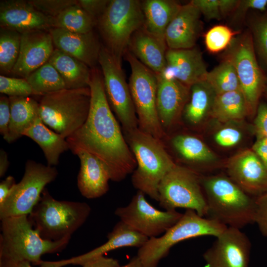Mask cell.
<instances>
[{"label":"cell","mask_w":267,"mask_h":267,"mask_svg":"<svg viewBox=\"0 0 267 267\" xmlns=\"http://www.w3.org/2000/svg\"><path fill=\"white\" fill-rule=\"evenodd\" d=\"M91 99L83 126L66 138L69 149L78 148L95 156L106 167L110 179L119 182L134 172L135 158L108 102L102 73L91 70Z\"/></svg>","instance_id":"obj_1"},{"label":"cell","mask_w":267,"mask_h":267,"mask_svg":"<svg viewBox=\"0 0 267 267\" xmlns=\"http://www.w3.org/2000/svg\"><path fill=\"white\" fill-rule=\"evenodd\" d=\"M201 183L207 204L206 217L239 229L254 223L256 197L246 193L229 177L202 178Z\"/></svg>","instance_id":"obj_2"},{"label":"cell","mask_w":267,"mask_h":267,"mask_svg":"<svg viewBox=\"0 0 267 267\" xmlns=\"http://www.w3.org/2000/svg\"><path fill=\"white\" fill-rule=\"evenodd\" d=\"M124 133L136 162V167L132 176V184L137 190L158 202L159 184L176 164L161 140L138 127Z\"/></svg>","instance_id":"obj_3"},{"label":"cell","mask_w":267,"mask_h":267,"mask_svg":"<svg viewBox=\"0 0 267 267\" xmlns=\"http://www.w3.org/2000/svg\"><path fill=\"white\" fill-rule=\"evenodd\" d=\"M0 221V258L26 261L40 266L42 255L61 252L71 238L56 241L44 239L34 228L28 215L9 217Z\"/></svg>","instance_id":"obj_4"},{"label":"cell","mask_w":267,"mask_h":267,"mask_svg":"<svg viewBox=\"0 0 267 267\" xmlns=\"http://www.w3.org/2000/svg\"><path fill=\"white\" fill-rule=\"evenodd\" d=\"M90 212L88 203L56 200L45 188L28 217L42 238L56 241L71 238L86 222Z\"/></svg>","instance_id":"obj_5"},{"label":"cell","mask_w":267,"mask_h":267,"mask_svg":"<svg viewBox=\"0 0 267 267\" xmlns=\"http://www.w3.org/2000/svg\"><path fill=\"white\" fill-rule=\"evenodd\" d=\"M89 87L65 89L41 96L39 115L43 123L66 138L86 122L89 111Z\"/></svg>","instance_id":"obj_6"},{"label":"cell","mask_w":267,"mask_h":267,"mask_svg":"<svg viewBox=\"0 0 267 267\" xmlns=\"http://www.w3.org/2000/svg\"><path fill=\"white\" fill-rule=\"evenodd\" d=\"M227 227L215 221L185 210L179 220L161 236L148 239L138 248L137 257L142 267H158L176 244L185 240L205 236L216 237Z\"/></svg>","instance_id":"obj_7"},{"label":"cell","mask_w":267,"mask_h":267,"mask_svg":"<svg viewBox=\"0 0 267 267\" xmlns=\"http://www.w3.org/2000/svg\"><path fill=\"white\" fill-rule=\"evenodd\" d=\"M96 23L105 43V47L122 64V58L128 49L131 37L144 26L141 2L138 0H110Z\"/></svg>","instance_id":"obj_8"},{"label":"cell","mask_w":267,"mask_h":267,"mask_svg":"<svg viewBox=\"0 0 267 267\" xmlns=\"http://www.w3.org/2000/svg\"><path fill=\"white\" fill-rule=\"evenodd\" d=\"M124 56L131 68L129 86L138 119V127L161 140L165 132L157 109V75L128 49Z\"/></svg>","instance_id":"obj_9"},{"label":"cell","mask_w":267,"mask_h":267,"mask_svg":"<svg viewBox=\"0 0 267 267\" xmlns=\"http://www.w3.org/2000/svg\"><path fill=\"white\" fill-rule=\"evenodd\" d=\"M256 57L249 30L236 36L223 53L235 69L250 115L256 114L267 80Z\"/></svg>","instance_id":"obj_10"},{"label":"cell","mask_w":267,"mask_h":267,"mask_svg":"<svg viewBox=\"0 0 267 267\" xmlns=\"http://www.w3.org/2000/svg\"><path fill=\"white\" fill-rule=\"evenodd\" d=\"M159 203L165 210L184 208L206 217L207 204L195 172L177 164L164 177L158 187Z\"/></svg>","instance_id":"obj_11"},{"label":"cell","mask_w":267,"mask_h":267,"mask_svg":"<svg viewBox=\"0 0 267 267\" xmlns=\"http://www.w3.org/2000/svg\"><path fill=\"white\" fill-rule=\"evenodd\" d=\"M57 175L58 171L54 166L28 160L21 180L0 204V219L29 215L39 201L45 186L54 181Z\"/></svg>","instance_id":"obj_12"},{"label":"cell","mask_w":267,"mask_h":267,"mask_svg":"<svg viewBox=\"0 0 267 267\" xmlns=\"http://www.w3.org/2000/svg\"><path fill=\"white\" fill-rule=\"evenodd\" d=\"M98 63L108 102L121 123L124 132L138 128L137 117L122 64L103 46H101L99 52Z\"/></svg>","instance_id":"obj_13"},{"label":"cell","mask_w":267,"mask_h":267,"mask_svg":"<svg viewBox=\"0 0 267 267\" xmlns=\"http://www.w3.org/2000/svg\"><path fill=\"white\" fill-rule=\"evenodd\" d=\"M137 190L130 202L117 208L114 212L120 221L148 238L158 237L174 225L182 213L176 210H159Z\"/></svg>","instance_id":"obj_14"},{"label":"cell","mask_w":267,"mask_h":267,"mask_svg":"<svg viewBox=\"0 0 267 267\" xmlns=\"http://www.w3.org/2000/svg\"><path fill=\"white\" fill-rule=\"evenodd\" d=\"M251 248L241 229L227 227L203 253L204 267H249Z\"/></svg>","instance_id":"obj_15"},{"label":"cell","mask_w":267,"mask_h":267,"mask_svg":"<svg viewBox=\"0 0 267 267\" xmlns=\"http://www.w3.org/2000/svg\"><path fill=\"white\" fill-rule=\"evenodd\" d=\"M228 177L249 195L267 192V167L252 149L244 150L227 164Z\"/></svg>","instance_id":"obj_16"},{"label":"cell","mask_w":267,"mask_h":267,"mask_svg":"<svg viewBox=\"0 0 267 267\" xmlns=\"http://www.w3.org/2000/svg\"><path fill=\"white\" fill-rule=\"evenodd\" d=\"M54 18L38 10L29 0L0 1V28L21 34L37 30L48 31L54 27Z\"/></svg>","instance_id":"obj_17"},{"label":"cell","mask_w":267,"mask_h":267,"mask_svg":"<svg viewBox=\"0 0 267 267\" xmlns=\"http://www.w3.org/2000/svg\"><path fill=\"white\" fill-rule=\"evenodd\" d=\"M166 66L158 75L175 79L191 87L206 80L208 71L202 53L196 47L187 49L168 48L166 53Z\"/></svg>","instance_id":"obj_18"},{"label":"cell","mask_w":267,"mask_h":267,"mask_svg":"<svg viewBox=\"0 0 267 267\" xmlns=\"http://www.w3.org/2000/svg\"><path fill=\"white\" fill-rule=\"evenodd\" d=\"M21 34L19 54L11 74L26 78L48 61L54 49V44L48 31H33Z\"/></svg>","instance_id":"obj_19"},{"label":"cell","mask_w":267,"mask_h":267,"mask_svg":"<svg viewBox=\"0 0 267 267\" xmlns=\"http://www.w3.org/2000/svg\"><path fill=\"white\" fill-rule=\"evenodd\" d=\"M107 240L101 245L81 255L57 261H42L40 267H63L69 265L83 266L94 258L104 256L111 251L126 247L139 248L149 238L120 221L107 236Z\"/></svg>","instance_id":"obj_20"},{"label":"cell","mask_w":267,"mask_h":267,"mask_svg":"<svg viewBox=\"0 0 267 267\" xmlns=\"http://www.w3.org/2000/svg\"><path fill=\"white\" fill-rule=\"evenodd\" d=\"M201 15L198 9L190 2L181 6L165 32V40L168 48L195 47L202 28Z\"/></svg>","instance_id":"obj_21"},{"label":"cell","mask_w":267,"mask_h":267,"mask_svg":"<svg viewBox=\"0 0 267 267\" xmlns=\"http://www.w3.org/2000/svg\"><path fill=\"white\" fill-rule=\"evenodd\" d=\"M157 76V109L162 127H171L182 113L190 95V87L175 79Z\"/></svg>","instance_id":"obj_22"},{"label":"cell","mask_w":267,"mask_h":267,"mask_svg":"<svg viewBox=\"0 0 267 267\" xmlns=\"http://www.w3.org/2000/svg\"><path fill=\"white\" fill-rule=\"evenodd\" d=\"M51 35L56 48L95 68L98 63L101 45L92 31L87 33H74L65 29L51 28Z\"/></svg>","instance_id":"obj_23"},{"label":"cell","mask_w":267,"mask_h":267,"mask_svg":"<svg viewBox=\"0 0 267 267\" xmlns=\"http://www.w3.org/2000/svg\"><path fill=\"white\" fill-rule=\"evenodd\" d=\"M78 156L80 168L77 186L81 194L87 199H95L105 194L109 189L110 177L102 162L89 152L78 148L70 149Z\"/></svg>","instance_id":"obj_24"},{"label":"cell","mask_w":267,"mask_h":267,"mask_svg":"<svg viewBox=\"0 0 267 267\" xmlns=\"http://www.w3.org/2000/svg\"><path fill=\"white\" fill-rule=\"evenodd\" d=\"M168 49L165 39L151 34L144 26L133 34L128 47L130 52L156 75L162 73L166 66Z\"/></svg>","instance_id":"obj_25"},{"label":"cell","mask_w":267,"mask_h":267,"mask_svg":"<svg viewBox=\"0 0 267 267\" xmlns=\"http://www.w3.org/2000/svg\"><path fill=\"white\" fill-rule=\"evenodd\" d=\"M10 120L5 140L9 143L23 136L24 132L40 117L39 102L30 96L9 97Z\"/></svg>","instance_id":"obj_26"},{"label":"cell","mask_w":267,"mask_h":267,"mask_svg":"<svg viewBox=\"0 0 267 267\" xmlns=\"http://www.w3.org/2000/svg\"><path fill=\"white\" fill-rule=\"evenodd\" d=\"M48 62L58 72L66 89L89 87L91 70L80 60L55 48Z\"/></svg>","instance_id":"obj_27"},{"label":"cell","mask_w":267,"mask_h":267,"mask_svg":"<svg viewBox=\"0 0 267 267\" xmlns=\"http://www.w3.org/2000/svg\"><path fill=\"white\" fill-rule=\"evenodd\" d=\"M181 5L174 0L141 1L144 28L151 34L165 39L166 30Z\"/></svg>","instance_id":"obj_28"},{"label":"cell","mask_w":267,"mask_h":267,"mask_svg":"<svg viewBox=\"0 0 267 267\" xmlns=\"http://www.w3.org/2000/svg\"><path fill=\"white\" fill-rule=\"evenodd\" d=\"M23 136L31 138L40 146L50 166L57 165L60 155L69 149L66 139L48 128L40 117L24 132Z\"/></svg>","instance_id":"obj_29"},{"label":"cell","mask_w":267,"mask_h":267,"mask_svg":"<svg viewBox=\"0 0 267 267\" xmlns=\"http://www.w3.org/2000/svg\"><path fill=\"white\" fill-rule=\"evenodd\" d=\"M190 89L182 114L188 124L197 125L210 114L216 93L206 80L192 85Z\"/></svg>","instance_id":"obj_30"},{"label":"cell","mask_w":267,"mask_h":267,"mask_svg":"<svg viewBox=\"0 0 267 267\" xmlns=\"http://www.w3.org/2000/svg\"><path fill=\"white\" fill-rule=\"evenodd\" d=\"M210 115L226 123L242 120L250 115L248 104L241 90L216 94Z\"/></svg>","instance_id":"obj_31"},{"label":"cell","mask_w":267,"mask_h":267,"mask_svg":"<svg viewBox=\"0 0 267 267\" xmlns=\"http://www.w3.org/2000/svg\"><path fill=\"white\" fill-rule=\"evenodd\" d=\"M171 144L177 154L189 163H211L216 159V155L207 146L193 135H177L172 138Z\"/></svg>","instance_id":"obj_32"},{"label":"cell","mask_w":267,"mask_h":267,"mask_svg":"<svg viewBox=\"0 0 267 267\" xmlns=\"http://www.w3.org/2000/svg\"><path fill=\"white\" fill-rule=\"evenodd\" d=\"M35 95L42 96L66 89L58 72L47 62L25 78Z\"/></svg>","instance_id":"obj_33"},{"label":"cell","mask_w":267,"mask_h":267,"mask_svg":"<svg viewBox=\"0 0 267 267\" xmlns=\"http://www.w3.org/2000/svg\"><path fill=\"white\" fill-rule=\"evenodd\" d=\"M54 27L77 33L92 31L96 21L78 3L72 5L54 18Z\"/></svg>","instance_id":"obj_34"},{"label":"cell","mask_w":267,"mask_h":267,"mask_svg":"<svg viewBox=\"0 0 267 267\" xmlns=\"http://www.w3.org/2000/svg\"><path fill=\"white\" fill-rule=\"evenodd\" d=\"M206 81L216 94L241 90L235 69L232 63L225 59L208 72Z\"/></svg>","instance_id":"obj_35"},{"label":"cell","mask_w":267,"mask_h":267,"mask_svg":"<svg viewBox=\"0 0 267 267\" xmlns=\"http://www.w3.org/2000/svg\"><path fill=\"white\" fill-rule=\"evenodd\" d=\"M21 36L16 31L0 28V71L2 75L12 73L19 54Z\"/></svg>","instance_id":"obj_36"},{"label":"cell","mask_w":267,"mask_h":267,"mask_svg":"<svg viewBox=\"0 0 267 267\" xmlns=\"http://www.w3.org/2000/svg\"><path fill=\"white\" fill-rule=\"evenodd\" d=\"M249 30L256 54L267 68V13L251 18L249 22Z\"/></svg>","instance_id":"obj_37"},{"label":"cell","mask_w":267,"mask_h":267,"mask_svg":"<svg viewBox=\"0 0 267 267\" xmlns=\"http://www.w3.org/2000/svg\"><path fill=\"white\" fill-rule=\"evenodd\" d=\"M239 32L228 26L217 25L209 29L205 35V44L208 51L217 53L225 50Z\"/></svg>","instance_id":"obj_38"},{"label":"cell","mask_w":267,"mask_h":267,"mask_svg":"<svg viewBox=\"0 0 267 267\" xmlns=\"http://www.w3.org/2000/svg\"><path fill=\"white\" fill-rule=\"evenodd\" d=\"M0 92L10 96H30L35 95L25 78L0 76Z\"/></svg>","instance_id":"obj_39"},{"label":"cell","mask_w":267,"mask_h":267,"mask_svg":"<svg viewBox=\"0 0 267 267\" xmlns=\"http://www.w3.org/2000/svg\"><path fill=\"white\" fill-rule=\"evenodd\" d=\"M29 1L45 15L55 18L67 7L78 3L74 0H31Z\"/></svg>","instance_id":"obj_40"},{"label":"cell","mask_w":267,"mask_h":267,"mask_svg":"<svg viewBox=\"0 0 267 267\" xmlns=\"http://www.w3.org/2000/svg\"><path fill=\"white\" fill-rule=\"evenodd\" d=\"M242 137V133L238 129L227 126L220 129L215 133L214 140L221 146L230 147L237 144Z\"/></svg>","instance_id":"obj_41"},{"label":"cell","mask_w":267,"mask_h":267,"mask_svg":"<svg viewBox=\"0 0 267 267\" xmlns=\"http://www.w3.org/2000/svg\"><path fill=\"white\" fill-rule=\"evenodd\" d=\"M267 7V0H239L238 5L232 13V21L239 23L245 17L250 9L264 12Z\"/></svg>","instance_id":"obj_42"},{"label":"cell","mask_w":267,"mask_h":267,"mask_svg":"<svg viewBox=\"0 0 267 267\" xmlns=\"http://www.w3.org/2000/svg\"><path fill=\"white\" fill-rule=\"evenodd\" d=\"M195 6L207 19L220 20L222 18L219 0H192L190 1Z\"/></svg>","instance_id":"obj_43"},{"label":"cell","mask_w":267,"mask_h":267,"mask_svg":"<svg viewBox=\"0 0 267 267\" xmlns=\"http://www.w3.org/2000/svg\"><path fill=\"white\" fill-rule=\"evenodd\" d=\"M254 218L261 233L267 237V192L256 197Z\"/></svg>","instance_id":"obj_44"},{"label":"cell","mask_w":267,"mask_h":267,"mask_svg":"<svg viewBox=\"0 0 267 267\" xmlns=\"http://www.w3.org/2000/svg\"><path fill=\"white\" fill-rule=\"evenodd\" d=\"M253 130L256 139L267 136V103L259 102L254 121Z\"/></svg>","instance_id":"obj_45"},{"label":"cell","mask_w":267,"mask_h":267,"mask_svg":"<svg viewBox=\"0 0 267 267\" xmlns=\"http://www.w3.org/2000/svg\"><path fill=\"white\" fill-rule=\"evenodd\" d=\"M110 0H79L78 4L96 22L105 11Z\"/></svg>","instance_id":"obj_46"},{"label":"cell","mask_w":267,"mask_h":267,"mask_svg":"<svg viewBox=\"0 0 267 267\" xmlns=\"http://www.w3.org/2000/svg\"><path fill=\"white\" fill-rule=\"evenodd\" d=\"M10 120V108L9 97L6 95L0 97V133L4 140L8 134Z\"/></svg>","instance_id":"obj_47"},{"label":"cell","mask_w":267,"mask_h":267,"mask_svg":"<svg viewBox=\"0 0 267 267\" xmlns=\"http://www.w3.org/2000/svg\"><path fill=\"white\" fill-rule=\"evenodd\" d=\"M119 261L104 256L91 259L83 265V267H119Z\"/></svg>","instance_id":"obj_48"},{"label":"cell","mask_w":267,"mask_h":267,"mask_svg":"<svg viewBox=\"0 0 267 267\" xmlns=\"http://www.w3.org/2000/svg\"><path fill=\"white\" fill-rule=\"evenodd\" d=\"M16 184L15 178L8 176L0 183V204H2L8 197Z\"/></svg>","instance_id":"obj_49"},{"label":"cell","mask_w":267,"mask_h":267,"mask_svg":"<svg viewBox=\"0 0 267 267\" xmlns=\"http://www.w3.org/2000/svg\"><path fill=\"white\" fill-rule=\"evenodd\" d=\"M239 0H219V6L222 18L232 14L236 8Z\"/></svg>","instance_id":"obj_50"},{"label":"cell","mask_w":267,"mask_h":267,"mask_svg":"<svg viewBox=\"0 0 267 267\" xmlns=\"http://www.w3.org/2000/svg\"><path fill=\"white\" fill-rule=\"evenodd\" d=\"M252 149L267 167V144L256 140Z\"/></svg>","instance_id":"obj_51"},{"label":"cell","mask_w":267,"mask_h":267,"mask_svg":"<svg viewBox=\"0 0 267 267\" xmlns=\"http://www.w3.org/2000/svg\"><path fill=\"white\" fill-rule=\"evenodd\" d=\"M0 267H33L32 264L26 261H17L0 258Z\"/></svg>","instance_id":"obj_52"},{"label":"cell","mask_w":267,"mask_h":267,"mask_svg":"<svg viewBox=\"0 0 267 267\" xmlns=\"http://www.w3.org/2000/svg\"><path fill=\"white\" fill-rule=\"evenodd\" d=\"M9 162L6 152L3 149L0 150V177H2L6 173Z\"/></svg>","instance_id":"obj_53"},{"label":"cell","mask_w":267,"mask_h":267,"mask_svg":"<svg viewBox=\"0 0 267 267\" xmlns=\"http://www.w3.org/2000/svg\"><path fill=\"white\" fill-rule=\"evenodd\" d=\"M119 267H142L139 259L136 256L133 257L127 264Z\"/></svg>","instance_id":"obj_54"},{"label":"cell","mask_w":267,"mask_h":267,"mask_svg":"<svg viewBox=\"0 0 267 267\" xmlns=\"http://www.w3.org/2000/svg\"><path fill=\"white\" fill-rule=\"evenodd\" d=\"M264 93L267 99V80L266 85L265 89L264 91Z\"/></svg>","instance_id":"obj_55"}]
</instances>
